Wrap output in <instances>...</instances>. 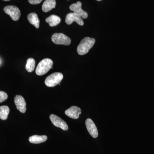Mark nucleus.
I'll use <instances>...</instances> for the list:
<instances>
[{"instance_id": "obj_17", "label": "nucleus", "mask_w": 154, "mask_h": 154, "mask_svg": "<svg viewBox=\"0 0 154 154\" xmlns=\"http://www.w3.org/2000/svg\"><path fill=\"white\" fill-rule=\"evenodd\" d=\"M35 60L34 59L32 58H29L27 61V63H26V66H25V69L26 70L29 72H31L34 70L35 68Z\"/></svg>"}, {"instance_id": "obj_16", "label": "nucleus", "mask_w": 154, "mask_h": 154, "mask_svg": "<svg viewBox=\"0 0 154 154\" xmlns=\"http://www.w3.org/2000/svg\"><path fill=\"white\" fill-rule=\"evenodd\" d=\"M10 113V108L8 106H2L0 107V119L5 120L8 119Z\"/></svg>"}, {"instance_id": "obj_2", "label": "nucleus", "mask_w": 154, "mask_h": 154, "mask_svg": "<svg viewBox=\"0 0 154 154\" xmlns=\"http://www.w3.org/2000/svg\"><path fill=\"white\" fill-rule=\"evenodd\" d=\"M53 62L49 58H45L42 60L38 63L36 69V75H42L47 73L52 68Z\"/></svg>"}, {"instance_id": "obj_21", "label": "nucleus", "mask_w": 154, "mask_h": 154, "mask_svg": "<svg viewBox=\"0 0 154 154\" xmlns=\"http://www.w3.org/2000/svg\"><path fill=\"white\" fill-rule=\"evenodd\" d=\"M97 1H101V0H97Z\"/></svg>"}, {"instance_id": "obj_15", "label": "nucleus", "mask_w": 154, "mask_h": 154, "mask_svg": "<svg viewBox=\"0 0 154 154\" xmlns=\"http://www.w3.org/2000/svg\"><path fill=\"white\" fill-rule=\"evenodd\" d=\"M60 18L56 15H52L45 19V22L49 24L50 27H54L60 23Z\"/></svg>"}, {"instance_id": "obj_6", "label": "nucleus", "mask_w": 154, "mask_h": 154, "mask_svg": "<svg viewBox=\"0 0 154 154\" xmlns=\"http://www.w3.org/2000/svg\"><path fill=\"white\" fill-rule=\"evenodd\" d=\"M49 117L51 121L54 126L60 128L64 131H67L69 129V127L66 122L60 117L53 114H51Z\"/></svg>"}, {"instance_id": "obj_10", "label": "nucleus", "mask_w": 154, "mask_h": 154, "mask_svg": "<svg viewBox=\"0 0 154 154\" xmlns=\"http://www.w3.org/2000/svg\"><path fill=\"white\" fill-rule=\"evenodd\" d=\"M86 127L89 134L94 138H96L98 136V131L96 125L94 121L91 119H88L86 120Z\"/></svg>"}, {"instance_id": "obj_11", "label": "nucleus", "mask_w": 154, "mask_h": 154, "mask_svg": "<svg viewBox=\"0 0 154 154\" xmlns=\"http://www.w3.org/2000/svg\"><path fill=\"white\" fill-rule=\"evenodd\" d=\"M65 113L70 118L77 119L79 117V115L82 113V110L80 107L72 106L67 109Z\"/></svg>"}, {"instance_id": "obj_9", "label": "nucleus", "mask_w": 154, "mask_h": 154, "mask_svg": "<svg viewBox=\"0 0 154 154\" xmlns=\"http://www.w3.org/2000/svg\"><path fill=\"white\" fill-rule=\"evenodd\" d=\"M14 102L17 109L22 113L26 111V103L25 99L21 95H17L14 98Z\"/></svg>"}, {"instance_id": "obj_4", "label": "nucleus", "mask_w": 154, "mask_h": 154, "mask_svg": "<svg viewBox=\"0 0 154 154\" xmlns=\"http://www.w3.org/2000/svg\"><path fill=\"white\" fill-rule=\"evenodd\" d=\"M51 40L54 44L57 45H68L71 42L70 38L63 33H55L53 34Z\"/></svg>"}, {"instance_id": "obj_3", "label": "nucleus", "mask_w": 154, "mask_h": 154, "mask_svg": "<svg viewBox=\"0 0 154 154\" xmlns=\"http://www.w3.org/2000/svg\"><path fill=\"white\" fill-rule=\"evenodd\" d=\"M63 77L61 73H54L46 78L45 83L48 87L53 88L59 85L63 79Z\"/></svg>"}, {"instance_id": "obj_14", "label": "nucleus", "mask_w": 154, "mask_h": 154, "mask_svg": "<svg viewBox=\"0 0 154 154\" xmlns=\"http://www.w3.org/2000/svg\"><path fill=\"white\" fill-rule=\"evenodd\" d=\"M28 19L31 25H33L36 28H39L40 21L37 14L34 13H30L28 15Z\"/></svg>"}, {"instance_id": "obj_12", "label": "nucleus", "mask_w": 154, "mask_h": 154, "mask_svg": "<svg viewBox=\"0 0 154 154\" xmlns=\"http://www.w3.org/2000/svg\"><path fill=\"white\" fill-rule=\"evenodd\" d=\"M56 4L55 0H45L42 5V11L45 13L49 12L55 8Z\"/></svg>"}, {"instance_id": "obj_5", "label": "nucleus", "mask_w": 154, "mask_h": 154, "mask_svg": "<svg viewBox=\"0 0 154 154\" xmlns=\"http://www.w3.org/2000/svg\"><path fill=\"white\" fill-rule=\"evenodd\" d=\"M4 11L6 14L10 16L11 19L14 21H18L21 16L20 10L16 6H7L5 7Z\"/></svg>"}, {"instance_id": "obj_13", "label": "nucleus", "mask_w": 154, "mask_h": 154, "mask_svg": "<svg viewBox=\"0 0 154 154\" xmlns=\"http://www.w3.org/2000/svg\"><path fill=\"white\" fill-rule=\"evenodd\" d=\"M47 137L46 135H34L29 137V141L31 143L38 144L45 142L47 140Z\"/></svg>"}, {"instance_id": "obj_7", "label": "nucleus", "mask_w": 154, "mask_h": 154, "mask_svg": "<svg viewBox=\"0 0 154 154\" xmlns=\"http://www.w3.org/2000/svg\"><path fill=\"white\" fill-rule=\"evenodd\" d=\"M82 4L81 2H78L76 3L72 4L69 7L71 11H73V13L79 15L83 19H87L88 14L85 11H83L82 8Z\"/></svg>"}, {"instance_id": "obj_8", "label": "nucleus", "mask_w": 154, "mask_h": 154, "mask_svg": "<svg viewBox=\"0 0 154 154\" xmlns=\"http://www.w3.org/2000/svg\"><path fill=\"white\" fill-rule=\"evenodd\" d=\"M65 22L68 25H71L74 22L81 26H82L84 24L82 17L74 13H70L66 15Z\"/></svg>"}, {"instance_id": "obj_22", "label": "nucleus", "mask_w": 154, "mask_h": 154, "mask_svg": "<svg viewBox=\"0 0 154 154\" xmlns=\"http://www.w3.org/2000/svg\"></svg>"}, {"instance_id": "obj_20", "label": "nucleus", "mask_w": 154, "mask_h": 154, "mask_svg": "<svg viewBox=\"0 0 154 154\" xmlns=\"http://www.w3.org/2000/svg\"><path fill=\"white\" fill-rule=\"evenodd\" d=\"M3 1H5V2H8V1H10V0H3Z\"/></svg>"}, {"instance_id": "obj_18", "label": "nucleus", "mask_w": 154, "mask_h": 154, "mask_svg": "<svg viewBox=\"0 0 154 154\" xmlns=\"http://www.w3.org/2000/svg\"><path fill=\"white\" fill-rule=\"evenodd\" d=\"M8 95L7 93L2 91H0V103L7 100Z\"/></svg>"}, {"instance_id": "obj_19", "label": "nucleus", "mask_w": 154, "mask_h": 154, "mask_svg": "<svg viewBox=\"0 0 154 154\" xmlns=\"http://www.w3.org/2000/svg\"><path fill=\"white\" fill-rule=\"evenodd\" d=\"M42 0H28V2L31 5H37L41 2Z\"/></svg>"}, {"instance_id": "obj_1", "label": "nucleus", "mask_w": 154, "mask_h": 154, "mask_svg": "<svg viewBox=\"0 0 154 154\" xmlns=\"http://www.w3.org/2000/svg\"><path fill=\"white\" fill-rule=\"evenodd\" d=\"M95 38L86 37L81 41L77 47V52L80 55H85L89 52L95 43Z\"/></svg>"}]
</instances>
